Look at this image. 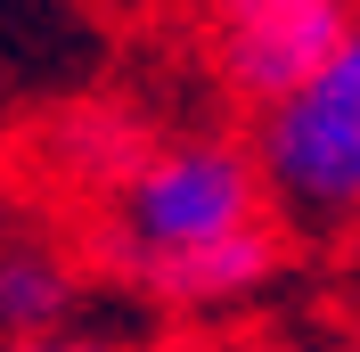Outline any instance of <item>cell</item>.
Here are the masks:
<instances>
[{"instance_id": "6da1fadb", "label": "cell", "mask_w": 360, "mask_h": 352, "mask_svg": "<svg viewBox=\"0 0 360 352\" xmlns=\"http://www.w3.org/2000/svg\"><path fill=\"white\" fill-rule=\"evenodd\" d=\"M262 213H278L262 189V164H254V139L229 132H164L148 148L123 189L107 197V221H98V254L123 287L148 263H172L188 246H213L229 230H254Z\"/></svg>"}, {"instance_id": "7a4b0ae2", "label": "cell", "mask_w": 360, "mask_h": 352, "mask_svg": "<svg viewBox=\"0 0 360 352\" xmlns=\"http://www.w3.org/2000/svg\"><path fill=\"white\" fill-rule=\"evenodd\" d=\"M254 164L287 221L303 230L360 221V25L303 90L254 115Z\"/></svg>"}, {"instance_id": "3957f363", "label": "cell", "mask_w": 360, "mask_h": 352, "mask_svg": "<svg viewBox=\"0 0 360 352\" xmlns=\"http://www.w3.org/2000/svg\"><path fill=\"white\" fill-rule=\"evenodd\" d=\"M360 25V0H205V49L213 74L238 107H278L287 90H303L344 33Z\"/></svg>"}, {"instance_id": "277c9868", "label": "cell", "mask_w": 360, "mask_h": 352, "mask_svg": "<svg viewBox=\"0 0 360 352\" xmlns=\"http://www.w3.org/2000/svg\"><path fill=\"white\" fill-rule=\"evenodd\" d=\"M278 270H287V221L262 213L254 230H229L213 246L172 254V263H148L131 279V295H148L164 311H229V303H246V295H262Z\"/></svg>"}, {"instance_id": "5b68a950", "label": "cell", "mask_w": 360, "mask_h": 352, "mask_svg": "<svg viewBox=\"0 0 360 352\" xmlns=\"http://www.w3.org/2000/svg\"><path fill=\"white\" fill-rule=\"evenodd\" d=\"M156 139H164V132L131 107V99H74V107H58V115L41 123L33 156H41L66 189H82V197L107 205L115 189L148 164V148H156Z\"/></svg>"}, {"instance_id": "8992f818", "label": "cell", "mask_w": 360, "mask_h": 352, "mask_svg": "<svg viewBox=\"0 0 360 352\" xmlns=\"http://www.w3.org/2000/svg\"><path fill=\"white\" fill-rule=\"evenodd\" d=\"M74 263L41 238H8L0 246V344L8 336H41V328H66L74 320Z\"/></svg>"}, {"instance_id": "52a82bcc", "label": "cell", "mask_w": 360, "mask_h": 352, "mask_svg": "<svg viewBox=\"0 0 360 352\" xmlns=\"http://www.w3.org/2000/svg\"><path fill=\"white\" fill-rule=\"evenodd\" d=\"M0 352H107V344H98V336H82V328L66 320V328H41V336H8Z\"/></svg>"}, {"instance_id": "ba28073f", "label": "cell", "mask_w": 360, "mask_h": 352, "mask_svg": "<svg viewBox=\"0 0 360 352\" xmlns=\"http://www.w3.org/2000/svg\"><path fill=\"white\" fill-rule=\"evenodd\" d=\"M172 352H229V344H172Z\"/></svg>"}]
</instances>
